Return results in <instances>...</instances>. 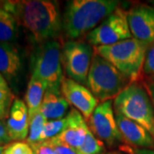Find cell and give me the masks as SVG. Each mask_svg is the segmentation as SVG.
I'll use <instances>...</instances> for the list:
<instances>
[{
    "instance_id": "836d02e7",
    "label": "cell",
    "mask_w": 154,
    "mask_h": 154,
    "mask_svg": "<svg viewBox=\"0 0 154 154\" xmlns=\"http://www.w3.org/2000/svg\"><path fill=\"white\" fill-rule=\"evenodd\" d=\"M101 154H116V153H101Z\"/></svg>"
},
{
    "instance_id": "f546056e",
    "label": "cell",
    "mask_w": 154,
    "mask_h": 154,
    "mask_svg": "<svg viewBox=\"0 0 154 154\" xmlns=\"http://www.w3.org/2000/svg\"><path fill=\"white\" fill-rule=\"evenodd\" d=\"M0 90H10L8 82H6L5 77L0 74Z\"/></svg>"
},
{
    "instance_id": "83f0119b",
    "label": "cell",
    "mask_w": 154,
    "mask_h": 154,
    "mask_svg": "<svg viewBox=\"0 0 154 154\" xmlns=\"http://www.w3.org/2000/svg\"><path fill=\"white\" fill-rule=\"evenodd\" d=\"M10 109L11 108H8L7 106L0 103V120L1 121L7 119L9 112H10Z\"/></svg>"
},
{
    "instance_id": "7402d4cb",
    "label": "cell",
    "mask_w": 154,
    "mask_h": 154,
    "mask_svg": "<svg viewBox=\"0 0 154 154\" xmlns=\"http://www.w3.org/2000/svg\"><path fill=\"white\" fill-rule=\"evenodd\" d=\"M2 154H34V152L27 142L15 141L7 145Z\"/></svg>"
},
{
    "instance_id": "f1b7e54d",
    "label": "cell",
    "mask_w": 154,
    "mask_h": 154,
    "mask_svg": "<svg viewBox=\"0 0 154 154\" xmlns=\"http://www.w3.org/2000/svg\"><path fill=\"white\" fill-rule=\"evenodd\" d=\"M131 154H154V150L152 149H140L134 148L130 150Z\"/></svg>"
},
{
    "instance_id": "8fae6325",
    "label": "cell",
    "mask_w": 154,
    "mask_h": 154,
    "mask_svg": "<svg viewBox=\"0 0 154 154\" xmlns=\"http://www.w3.org/2000/svg\"><path fill=\"white\" fill-rule=\"evenodd\" d=\"M132 36L147 45L154 43V8L146 5L134 6L127 12Z\"/></svg>"
},
{
    "instance_id": "e0dca14e",
    "label": "cell",
    "mask_w": 154,
    "mask_h": 154,
    "mask_svg": "<svg viewBox=\"0 0 154 154\" xmlns=\"http://www.w3.org/2000/svg\"><path fill=\"white\" fill-rule=\"evenodd\" d=\"M48 84L37 77L31 75L25 94V104L28 109V115H33L40 110Z\"/></svg>"
},
{
    "instance_id": "3957f363",
    "label": "cell",
    "mask_w": 154,
    "mask_h": 154,
    "mask_svg": "<svg viewBox=\"0 0 154 154\" xmlns=\"http://www.w3.org/2000/svg\"><path fill=\"white\" fill-rule=\"evenodd\" d=\"M149 45L131 38L107 46L94 47V51L110 63L127 80L134 83L143 71Z\"/></svg>"
},
{
    "instance_id": "5b68a950",
    "label": "cell",
    "mask_w": 154,
    "mask_h": 154,
    "mask_svg": "<svg viewBox=\"0 0 154 154\" xmlns=\"http://www.w3.org/2000/svg\"><path fill=\"white\" fill-rule=\"evenodd\" d=\"M130 84L115 67L94 52L88 73V87L102 102L111 100Z\"/></svg>"
},
{
    "instance_id": "9a60e30c",
    "label": "cell",
    "mask_w": 154,
    "mask_h": 154,
    "mask_svg": "<svg viewBox=\"0 0 154 154\" xmlns=\"http://www.w3.org/2000/svg\"><path fill=\"white\" fill-rule=\"evenodd\" d=\"M20 51L13 43L0 42V74L6 82H14L22 69Z\"/></svg>"
},
{
    "instance_id": "d4e9b609",
    "label": "cell",
    "mask_w": 154,
    "mask_h": 154,
    "mask_svg": "<svg viewBox=\"0 0 154 154\" xmlns=\"http://www.w3.org/2000/svg\"><path fill=\"white\" fill-rule=\"evenodd\" d=\"M30 146L33 149L34 154H57L49 140L41 141Z\"/></svg>"
},
{
    "instance_id": "ac0fdd59",
    "label": "cell",
    "mask_w": 154,
    "mask_h": 154,
    "mask_svg": "<svg viewBox=\"0 0 154 154\" xmlns=\"http://www.w3.org/2000/svg\"><path fill=\"white\" fill-rule=\"evenodd\" d=\"M0 6V42L13 43L18 38L19 23L11 12Z\"/></svg>"
},
{
    "instance_id": "6da1fadb",
    "label": "cell",
    "mask_w": 154,
    "mask_h": 154,
    "mask_svg": "<svg viewBox=\"0 0 154 154\" xmlns=\"http://www.w3.org/2000/svg\"><path fill=\"white\" fill-rule=\"evenodd\" d=\"M4 9L17 18L19 25L38 44L53 39L63 30V16L56 1H5Z\"/></svg>"
},
{
    "instance_id": "603a6c76",
    "label": "cell",
    "mask_w": 154,
    "mask_h": 154,
    "mask_svg": "<svg viewBox=\"0 0 154 154\" xmlns=\"http://www.w3.org/2000/svg\"><path fill=\"white\" fill-rule=\"evenodd\" d=\"M143 72L146 75H154V43L150 44L147 47L144 61Z\"/></svg>"
},
{
    "instance_id": "277c9868",
    "label": "cell",
    "mask_w": 154,
    "mask_h": 154,
    "mask_svg": "<svg viewBox=\"0 0 154 154\" xmlns=\"http://www.w3.org/2000/svg\"><path fill=\"white\" fill-rule=\"evenodd\" d=\"M116 114L125 116L145 128L154 138V108L148 92L131 83L114 100Z\"/></svg>"
},
{
    "instance_id": "ba28073f",
    "label": "cell",
    "mask_w": 154,
    "mask_h": 154,
    "mask_svg": "<svg viewBox=\"0 0 154 154\" xmlns=\"http://www.w3.org/2000/svg\"><path fill=\"white\" fill-rule=\"evenodd\" d=\"M131 38L127 12L122 9H116L87 35V40L94 47L111 45Z\"/></svg>"
},
{
    "instance_id": "9c48e42d",
    "label": "cell",
    "mask_w": 154,
    "mask_h": 154,
    "mask_svg": "<svg viewBox=\"0 0 154 154\" xmlns=\"http://www.w3.org/2000/svg\"><path fill=\"white\" fill-rule=\"evenodd\" d=\"M90 130L100 140L112 146L122 140L116 121L112 101L107 100L100 103L90 119L88 120Z\"/></svg>"
},
{
    "instance_id": "4dcf8cb0",
    "label": "cell",
    "mask_w": 154,
    "mask_h": 154,
    "mask_svg": "<svg viewBox=\"0 0 154 154\" xmlns=\"http://www.w3.org/2000/svg\"><path fill=\"white\" fill-rule=\"evenodd\" d=\"M147 92H148L149 95L152 99V105H153L154 108V83H149L147 84Z\"/></svg>"
},
{
    "instance_id": "8992f818",
    "label": "cell",
    "mask_w": 154,
    "mask_h": 154,
    "mask_svg": "<svg viewBox=\"0 0 154 154\" xmlns=\"http://www.w3.org/2000/svg\"><path fill=\"white\" fill-rule=\"evenodd\" d=\"M60 43L55 39L39 44L31 58L32 75L45 81L48 88L61 90L63 82V54Z\"/></svg>"
},
{
    "instance_id": "4316f807",
    "label": "cell",
    "mask_w": 154,
    "mask_h": 154,
    "mask_svg": "<svg viewBox=\"0 0 154 154\" xmlns=\"http://www.w3.org/2000/svg\"><path fill=\"white\" fill-rule=\"evenodd\" d=\"M15 96L10 90H0V103L11 108L13 101L15 100Z\"/></svg>"
},
{
    "instance_id": "2e32d148",
    "label": "cell",
    "mask_w": 154,
    "mask_h": 154,
    "mask_svg": "<svg viewBox=\"0 0 154 154\" xmlns=\"http://www.w3.org/2000/svg\"><path fill=\"white\" fill-rule=\"evenodd\" d=\"M69 104L68 103L61 90L47 88L40 107V113L46 121L58 120L65 117Z\"/></svg>"
},
{
    "instance_id": "7a4b0ae2",
    "label": "cell",
    "mask_w": 154,
    "mask_h": 154,
    "mask_svg": "<svg viewBox=\"0 0 154 154\" xmlns=\"http://www.w3.org/2000/svg\"><path fill=\"white\" fill-rule=\"evenodd\" d=\"M116 0L68 1L63 14V30L69 38L90 33L117 9Z\"/></svg>"
},
{
    "instance_id": "52a82bcc",
    "label": "cell",
    "mask_w": 154,
    "mask_h": 154,
    "mask_svg": "<svg viewBox=\"0 0 154 154\" xmlns=\"http://www.w3.org/2000/svg\"><path fill=\"white\" fill-rule=\"evenodd\" d=\"M94 51L91 45L82 41L69 40L63 45V65L69 79L88 86Z\"/></svg>"
},
{
    "instance_id": "1f68e13d",
    "label": "cell",
    "mask_w": 154,
    "mask_h": 154,
    "mask_svg": "<svg viewBox=\"0 0 154 154\" xmlns=\"http://www.w3.org/2000/svg\"><path fill=\"white\" fill-rule=\"evenodd\" d=\"M5 148V146H0V154L3 153V152H4Z\"/></svg>"
},
{
    "instance_id": "484cf974",
    "label": "cell",
    "mask_w": 154,
    "mask_h": 154,
    "mask_svg": "<svg viewBox=\"0 0 154 154\" xmlns=\"http://www.w3.org/2000/svg\"><path fill=\"white\" fill-rule=\"evenodd\" d=\"M11 140H12L9 135L5 122L0 120V146H5V145H9Z\"/></svg>"
},
{
    "instance_id": "30bf717a",
    "label": "cell",
    "mask_w": 154,
    "mask_h": 154,
    "mask_svg": "<svg viewBox=\"0 0 154 154\" xmlns=\"http://www.w3.org/2000/svg\"><path fill=\"white\" fill-rule=\"evenodd\" d=\"M61 93L68 103L73 105L86 120H89L98 106V99L92 92L80 83L71 79H63L61 85Z\"/></svg>"
},
{
    "instance_id": "ffe728a7",
    "label": "cell",
    "mask_w": 154,
    "mask_h": 154,
    "mask_svg": "<svg viewBox=\"0 0 154 154\" xmlns=\"http://www.w3.org/2000/svg\"><path fill=\"white\" fill-rule=\"evenodd\" d=\"M77 150L79 154H101L105 151V144L95 137L89 128L84 142Z\"/></svg>"
},
{
    "instance_id": "44dd1931",
    "label": "cell",
    "mask_w": 154,
    "mask_h": 154,
    "mask_svg": "<svg viewBox=\"0 0 154 154\" xmlns=\"http://www.w3.org/2000/svg\"><path fill=\"white\" fill-rule=\"evenodd\" d=\"M67 124V117H63L58 120L46 121L45 124L44 129L41 134V141L50 140L60 134L64 129Z\"/></svg>"
},
{
    "instance_id": "4fadbf2b",
    "label": "cell",
    "mask_w": 154,
    "mask_h": 154,
    "mask_svg": "<svg viewBox=\"0 0 154 154\" xmlns=\"http://www.w3.org/2000/svg\"><path fill=\"white\" fill-rule=\"evenodd\" d=\"M5 124L12 140L22 141L27 140L29 128V115L28 107L24 101L19 99L13 101Z\"/></svg>"
},
{
    "instance_id": "d6a6232c",
    "label": "cell",
    "mask_w": 154,
    "mask_h": 154,
    "mask_svg": "<svg viewBox=\"0 0 154 154\" xmlns=\"http://www.w3.org/2000/svg\"><path fill=\"white\" fill-rule=\"evenodd\" d=\"M152 82H153V83H154V75L152 76Z\"/></svg>"
},
{
    "instance_id": "5bb4252c",
    "label": "cell",
    "mask_w": 154,
    "mask_h": 154,
    "mask_svg": "<svg viewBox=\"0 0 154 154\" xmlns=\"http://www.w3.org/2000/svg\"><path fill=\"white\" fill-rule=\"evenodd\" d=\"M66 117V127L55 139L74 148H80L86 139L89 128L81 112L75 108H72Z\"/></svg>"
},
{
    "instance_id": "d6986e66",
    "label": "cell",
    "mask_w": 154,
    "mask_h": 154,
    "mask_svg": "<svg viewBox=\"0 0 154 154\" xmlns=\"http://www.w3.org/2000/svg\"><path fill=\"white\" fill-rule=\"evenodd\" d=\"M45 122L46 120L40 113V111H38L29 116L28 135L26 140L29 146H33L41 142V134Z\"/></svg>"
},
{
    "instance_id": "7c38bea8",
    "label": "cell",
    "mask_w": 154,
    "mask_h": 154,
    "mask_svg": "<svg viewBox=\"0 0 154 154\" xmlns=\"http://www.w3.org/2000/svg\"><path fill=\"white\" fill-rule=\"evenodd\" d=\"M115 116L122 138L127 143L140 149L154 150V138L145 128L120 114Z\"/></svg>"
},
{
    "instance_id": "cb8c5ba5",
    "label": "cell",
    "mask_w": 154,
    "mask_h": 154,
    "mask_svg": "<svg viewBox=\"0 0 154 154\" xmlns=\"http://www.w3.org/2000/svg\"><path fill=\"white\" fill-rule=\"evenodd\" d=\"M57 154H79L78 150L65 143H63L55 138L49 140Z\"/></svg>"
}]
</instances>
